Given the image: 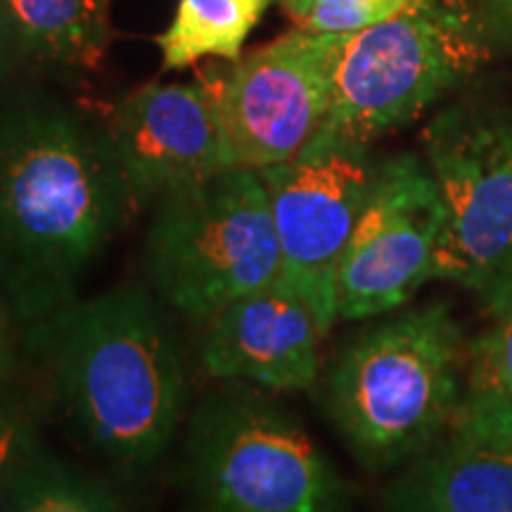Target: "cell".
Segmentation results:
<instances>
[{
	"mask_svg": "<svg viewBox=\"0 0 512 512\" xmlns=\"http://www.w3.org/2000/svg\"><path fill=\"white\" fill-rule=\"evenodd\" d=\"M138 207L105 124L41 88H0V299L15 323L79 297Z\"/></svg>",
	"mask_w": 512,
	"mask_h": 512,
	"instance_id": "1",
	"label": "cell"
},
{
	"mask_svg": "<svg viewBox=\"0 0 512 512\" xmlns=\"http://www.w3.org/2000/svg\"><path fill=\"white\" fill-rule=\"evenodd\" d=\"M22 351L74 439L102 463L145 472L174 446L188 380L157 292L124 285L76 297L24 325Z\"/></svg>",
	"mask_w": 512,
	"mask_h": 512,
	"instance_id": "2",
	"label": "cell"
},
{
	"mask_svg": "<svg viewBox=\"0 0 512 512\" xmlns=\"http://www.w3.org/2000/svg\"><path fill=\"white\" fill-rule=\"evenodd\" d=\"M463 332L444 304L406 311L339 356L328 411L368 470L408 463L451 427L463 396Z\"/></svg>",
	"mask_w": 512,
	"mask_h": 512,
	"instance_id": "3",
	"label": "cell"
},
{
	"mask_svg": "<svg viewBox=\"0 0 512 512\" xmlns=\"http://www.w3.org/2000/svg\"><path fill=\"white\" fill-rule=\"evenodd\" d=\"M176 475L197 508L214 512H318L342 501V482L309 434L235 380L192 408Z\"/></svg>",
	"mask_w": 512,
	"mask_h": 512,
	"instance_id": "4",
	"label": "cell"
},
{
	"mask_svg": "<svg viewBox=\"0 0 512 512\" xmlns=\"http://www.w3.org/2000/svg\"><path fill=\"white\" fill-rule=\"evenodd\" d=\"M145 266L157 297L195 320L275 283L280 245L261 171L230 166L157 197Z\"/></svg>",
	"mask_w": 512,
	"mask_h": 512,
	"instance_id": "5",
	"label": "cell"
},
{
	"mask_svg": "<svg viewBox=\"0 0 512 512\" xmlns=\"http://www.w3.org/2000/svg\"><path fill=\"white\" fill-rule=\"evenodd\" d=\"M441 200L434 278L477 294L498 316L512 311V119L460 107L425 131Z\"/></svg>",
	"mask_w": 512,
	"mask_h": 512,
	"instance_id": "6",
	"label": "cell"
},
{
	"mask_svg": "<svg viewBox=\"0 0 512 512\" xmlns=\"http://www.w3.org/2000/svg\"><path fill=\"white\" fill-rule=\"evenodd\" d=\"M470 62V43L427 0L375 27L344 34L320 131L368 147L418 119L451 91Z\"/></svg>",
	"mask_w": 512,
	"mask_h": 512,
	"instance_id": "7",
	"label": "cell"
},
{
	"mask_svg": "<svg viewBox=\"0 0 512 512\" xmlns=\"http://www.w3.org/2000/svg\"><path fill=\"white\" fill-rule=\"evenodd\" d=\"M373 174L366 145L323 131L290 162L261 171L280 245V280L309 306L323 337L337 320V268Z\"/></svg>",
	"mask_w": 512,
	"mask_h": 512,
	"instance_id": "8",
	"label": "cell"
},
{
	"mask_svg": "<svg viewBox=\"0 0 512 512\" xmlns=\"http://www.w3.org/2000/svg\"><path fill=\"white\" fill-rule=\"evenodd\" d=\"M444 216L437 178L418 157L396 155L375 166L337 268V320L399 309L432 280Z\"/></svg>",
	"mask_w": 512,
	"mask_h": 512,
	"instance_id": "9",
	"label": "cell"
},
{
	"mask_svg": "<svg viewBox=\"0 0 512 512\" xmlns=\"http://www.w3.org/2000/svg\"><path fill=\"white\" fill-rule=\"evenodd\" d=\"M344 34L299 29L242 57L216 81L235 166L264 171L297 157L330 112Z\"/></svg>",
	"mask_w": 512,
	"mask_h": 512,
	"instance_id": "10",
	"label": "cell"
},
{
	"mask_svg": "<svg viewBox=\"0 0 512 512\" xmlns=\"http://www.w3.org/2000/svg\"><path fill=\"white\" fill-rule=\"evenodd\" d=\"M105 126L138 204L235 166L216 81L150 83L121 100Z\"/></svg>",
	"mask_w": 512,
	"mask_h": 512,
	"instance_id": "11",
	"label": "cell"
},
{
	"mask_svg": "<svg viewBox=\"0 0 512 512\" xmlns=\"http://www.w3.org/2000/svg\"><path fill=\"white\" fill-rule=\"evenodd\" d=\"M316 318L283 280L235 299L207 318L204 373L273 392H306L318 375Z\"/></svg>",
	"mask_w": 512,
	"mask_h": 512,
	"instance_id": "12",
	"label": "cell"
},
{
	"mask_svg": "<svg viewBox=\"0 0 512 512\" xmlns=\"http://www.w3.org/2000/svg\"><path fill=\"white\" fill-rule=\"evenodd\" d=\"M384 508L425 512H512V448L451 441L415 456L392 482Z\"/></svg>",
	"mask_w": 512,
	"mask_h": 512,
	"instance_id": "13",
	"label": "cell"
},
{
	"mask_svg": "<svg viewBox=\"0 0 512 512\" xmlns=\"http://www.w3.org/2000/svg\"><path fill=\"white\" fill-rule=\"evenodd\" d=\"M22 57L95 67L110 46V0H5Z\"/></svg>",
	"mask_w": 512,
	"mask_h": 512,
	"instance_id": "14",
	"label": "cell"
},
{
	"mask_svg": "<svg viewBox=\"0 0 512 512\" xmlns=\"http://www.w3.org/2000/svg\"><path fill=\"white\" fill-rule=\"evenodd\" d=\"M451 430L463 444L512 448V311L477 344Z\"/></svg>",
	"mask_w": 512,
	"mask_h": 512,
	"instance_id": "15",
	"label": "cell"
},
{
	"mask_svg": "<svg viewBox=\"0 0 512 512\" xmlns=\"http://www.w3.org/2000/svg\"><path fill=\"white\" fill-rule=\"evenodd\" d=\"M271 0H178L174 22L157 38L166 72L202 57L238 62L242 46Z\"/></svg>",
	"mask_w": 512,
	"mask_h": 512,
	"instance_id": "16",
	"label": "cell"
},
{
	"mask_svg": "<svg viewBox=\"0 0 512 512\" xmlns=\"http://www.w3.org/2000/svg\"><path fill=\"white\" fill-rule=\"evenodd\" d=\"M124 508V498L110 482L46 446L31 453L19 467L0 505V510L17 512H117Z\"/></svg>",
	"mask_w": 512,
	"mask_h": 512,
	"instance_id": "17",
	"label": "cell"
},
{
	"mask_svg": "<svg viewBox=\"0 0 512 512\" xmlns=\"http://www.w3.org/2000/svg\"><path fill=\"white\" fill-rule=\"evenodd\" d=\"M41 446V406L10 377H0V505L12 477Z\"/></svg>",
	"mask_w": 512,
	"mask_h": 512,
	"instance_id": "18",
	"label": "cell"
},
{
	"mask_svg": "<svg viewBox=\"0 0 512 512\" xmlns=\"http://www.w3.org/2000/svg\"><path fill=\"white\" fill-rule=\"evenodd\" d=\"M420 0H313L304 29L318 34H354L387 22Z\"/></svg>",
	"mask_w": 512,
	"mask_h": 512,
	"instance_id": "19",
	"label": "cell"
},
{
	"mask_svg": "<svg viewBox=\"0 0 512 512\" xmlns=\"http://www.w3.org/2000/svg\"><path fill=\"white\" fill-rule=\"evenodd\" d=\"M22 50H19V41L12 27V19L8 12V3L0 0V81L8 79L12 69L22 62Z\"/></svg>",
	"mask_w": 512,
	"mask_h": 512,
	"instance_id": "20",
	"label": "cell"
},
{
	"mask_svg": "<svg viewBox=\"0 0 512 512\" xmlns=\"http://www.w3.org/2000/svg\"><path fill=\"white\" fill-rule=\"evenodd\" d=\"M17 366L15 337H12V316L0 299V377H10Z\"/></svg>",
	"mask_w": 512,
	"mask_h": 512,
	"instance_id": "21",
	"label": "cell"
},
{
	"mask_svg": "<svg viewBox=\"0 0 512 512\" xmlns=\"http://www.w3.org/2000/svg\"><path fill=\"white\" fill-rule=\"evenodd\" d=\"M280 3L285 5V10L290 12L292 17H297L299 22H302V19H304L306 15H309L313 0H280Z\"/></svg>",
	"mask_w": 512,
	"mask_h": 512,
	"instance_id": "22",
	"label": "cell"
},
{
	"mask_svg": "<svg viewBox=\"0 0 512 512\" xmlns=\"http://www.w3.org/2000/svg\"><path fill=\"white\" fill-rule=\"evenodd\" d=\"M491 3H494V8L501 12L505 19H510L512 22V0H491Z\"/></svg>",
	"mask_w": 512,
	"mask_h": 512,
	"instance_id": "23",
	"label": "cell"
}]
</instances>
